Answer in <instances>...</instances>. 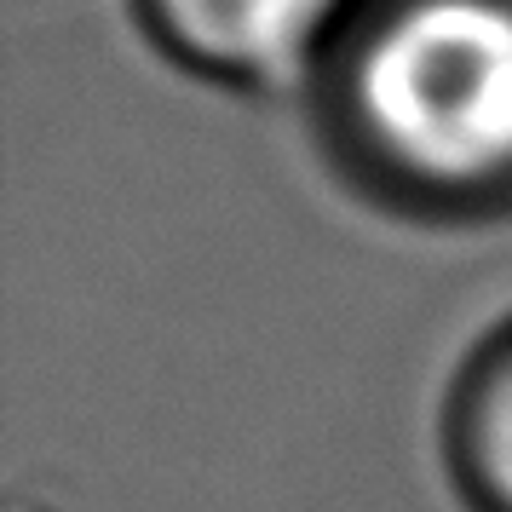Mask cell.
Instances as JSON below:
<instances>
[{"instance_id":"obj_1","label":"cell","mask_w":512,"mask_h":512,"mask_svg":"<svg viewBox=\"0 0 512 512\" xmlns=\"http://www.w3.org/2000/svg\"><path fill=\"white\" fill-rule=\"evenodd\" d=\"M305 110L369 208L409 225L512 219V0H363Z\"/></svg>"},{"instance_id":"obj_2","label":"cell","mask_w":512,"mask_h":512,"mask_svg":"<svg viewBox=\"0 0 512 512\" xmlns=\"http://www.w3.org/2000/svg\"><path fill=\"white\" fill-rule=\"evenodd\" d=\"M363 0H127L167 64L219 93L277 98L311 87Z\"/></svg>"},{"instance_id":"obj_3","label":"cell","mask_w":512,"mask_h":512,"mask_svg":"<svg viewBox=\"0 0 512 512\" xmlns=\"http://www.w3.org/2000/svg\"><path fill=\"white\" fill-rule=\"evenodd\" d=\"M438 449L466 512H512V317L461 357L443 392Z\"/></svg>"}]
</instances>
